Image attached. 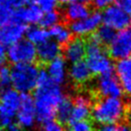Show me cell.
<instances>
[{
	"label": "cell",
	"instance_id": "2",
	"mask_svg": "<svg viewBox=\"0 0 131 131\" xmlns=\"http://www.w3.org/2000/svg\"><path fill=\"white\" fill-rule=\"evenodd\" d=\"M127 114L125 102L121 98L102 97L93 105L92 118L100 125L119 124Z\"/></svg>",
	"mask_w": 131,
	"mask_h": 131
},
{
	"label": "cell",
	"instance_id": "5",
	"mask_svg": "<svg viewBox=\"0 0 131 131\" xmlns=\"http://www.w3.org/2000/svg\"><path fill=\"white\" fill-rule=\"evenodd\" d=\"M22 93L16 89L8 88L0 96V124L9 128L15 124L16 114L21 103Z\"/></svg>",
	"mask_w": 131,
	"mask_h": 131
},
{
	"label": "cell",
	"instance_id": "36",
	"mask_svg": "<svg viewBox=\"0 0 131 131\" xmlns=\"http://www.w3.org/2000/svg\"><path fill=\"white\" fill-rule=\"evenodd\" d=\"M59 1L62 2V3L68 4V3H70V2H74V1H78V0H59Z\"/></svg>",
	"mask_w": 131,
	"mask_h": 131
},
{
	"label": "cell",
	"instance_id": "3",
	"mask_svg": "<svg viewBox=\"0 0 131 131\" xmlns=\"http://www.w3.org/2000/svg\"><path fill=\"white\" fill-rule=\"evenodd\" d=\"M40 71L34 62L14 64L11 69L12 85L20 93H30L36 90Z\"/></svg>",
	"mask_w": 131,
	"mask_h": 131
},
{
	"label": "cell",
	"instance_id": "28",
	"mask_svg": "<svg viewBox=\"0 0 131 131\" xmlns=\"http://www.w3.org/2000/svg\"><path fill=\"white\" fill-rule=\"evenodd\" d=\"M69 127L73 131H89L92 129V124L87 120L72 121L69 123Z\"/></svg>",
	"mask_w": 131,
	"mask_h": 131
},
{
	"label": "cell",
	"instance_id": "30",
	"mask_svg": "<svg viewBox=\"0 0 131 131\" xmlns=\"http://www.w3.org/2000/svg\"><path fill=\"white\" fill-rule=\"evenodd\" d=\"M41 124H42V128L45 131H60L62 129L61 123L58 120L55 121L54 119H51Z\"/></svg>",
	"mask_w": 131,
	"mask_h": 131
},
{
	"label": "cell",
	"instance_id": "25",
	"mask_svg": "<svg viewBox=\"0 0 131 131\" xmlns=\"http://www.w3.org/2000/svg\"><path fill=\"white\" fill-rule=\"evenodd\" d=\"M15 18V12L9 0H0V28Z\"/></svg>",
	"mask_w": 131,
	"mask_h": 131
},
{
	"label": "cell",
	"instance_id": "1",
	"mask_svg": "<svg viewBox=\"0 0 131 131\" xmlns=\"http://www.w3.org/2000/svg\"><path fill=\"white\" fill-rule=\"evenodd\" d=\"M64 97L60 84L56 83L47 71H40L38 83L34 96L37 121L43 123L54 119L58 104Z\"/></svg>",
	"mask_w": 131,
	"mask_h": 131
},
{
	"label": "cell",
	"instance_id": "39",
	"mask_svg": "<svg viewBox=\"0 0 131 131\" xmlns=\"http://www.w3.org/2000/svg\"><path fill=\"white\" fill-rule=\"evenodd\" d=\"M0 42H2V40H1V35H0Z\"/></svg>",
	"mask_w": 131,
	"mask_h": 131
},
{
	"label": "cell",
	"instance_id": "9",
	"mask_svg": "<svg viewBox=\"0 0 131 131\" xmlns=\"http://www.w3.org/2000/svg\"><path fill=\"white\" fill-rule=\"evenodd\" d=\"M102 20L104 24L112 27L116 31H120L130 26L131 16L118 4H113L104 9L102 13Z\"/></svg>",
	"mask_w": 131,
	"mask_h": 131
},
{
	"label": "cell",
	"instance_id": "13",
	"mask_svg": "<svg viewBox=\"0 0 131 131\" xmlns=\"http://www.w3.org/2000/svg\"><path fill=\"white\" fill-rule=\"evenodd\" d=\"M73 113L71 121L87 120L90 116H92V104L91 99L86 94H79L74 99Z\"/></svg>",
	"mask_w": 131,
	"mask_h": 131
},
{
	"label": "cell",
	"instance_id": "27",
	"mask_svg": "<svg viewBox=\"0 0 131 131\" xmlns=\"http://www.w3.org/2000/svg\"><path fill=\"white\" fill-rule=\"evenodd\" d=\"M12 84L11 69L4 67L0 70V93L9 88Z\"/></svg>",
	"mask_w": 131,
	"mask_h": 131
},
{
	"label": "cell",
	"instance_id": "31",
	"mask_svg": "<svg viewBox=\"0 0 131 131\" xmlns=\"http://www.w3.org/2000/svg\"><path fill=\"white\" fill-rule=\"evenodd\" d=\"M102 128L105 131H126L130 129V126L125 124H106V125H102Z\"/></svg>",
	"mask_w": 131,
	"mask_h": 131
},
{
	"label": "cell",
	"instance_id": "12",
	"mask_svg": "<svg viewBox=\"0 0 131 131\" xmlns=\"http://www.w3.org/2000/svg\"><path fill=\"white\" fill-rule=\"evenodd\" d=\"M27 28L26 24L17 19H13L8 24L2 27L0 31L1 40L6 45H11L16 41L22 39L26 36Z\"/></svg>",
	"mask_w": 131,
	"mask_h": 131
},
{
	"label": "cell",
	"instance_id": "24",
	"mask_svg": "<svg viewBox=\"0 0 131 131\" xmlns=\"http://www.w3.org/2000/svg\"><path fill=\"white\" fill-rule=\"evenodd\" d=\"M115 35H116V30L106 24H103L100 26V28L96 31L94 37L100 43L108 45L114 38Z\"/></svg>",
	"mask_w": 131,
	"mask_h": 131
},
{
	"label": "cell",
	"instance_id": "4",
	"mask_svg": "<svg viewBox=\"0 0 131 131\" xmlns=\"http://www.w3.org/2000/svg\"><path fill=\"white\" fill-rule=\"evenodd\" d=\"M86 62L93 75L102 76L112 73L114 70V64L110 55L103 50L102 43H100L95 37L87 44Z\"/></svg>",
	"mask_w": 131,
	"mask_h": 131
},
{
	"label": "cell",
	"instance_id": "11",
	"mask_svg": "<svg viewBox=\"0 0 131 131\" xmlns=\"http://www.w3.org/2000/svg\"><path fill=\"white\" fill-rule=\"evenodd\" d=\"M96 90L102 97H116L121 98L124 94V87L118 76L112 73L99 76L96 82Z\"/></svg>",
	"mask_w": 131,
	"mask_h": 131
},
{
	"label": "cell",
	"instance_id": "21",
	"mask_svg": "<svg viewBox=\"0 0 131 131\" xmlns=\"http://www.w3.org/2000/svg\"><path fill=\"white\" fill-rule=\"evenodd\" d=\"M49 32H50V36L53 37V39L56 40L60 45H66L72 39L73 32L70 27H67L64 24L58 23L50 28Z\"/></svg>",
	"mask_w": 131,
	"mask_h": 131
},
{
	"label": "cell",
	"instance_id": "32",
	"mask_svg": "<svg viewBox=\"0 0 131 131\" xmlns=\"http://www.w3.org/2000/svg\"><path fill=\"white\" fill-rule=\"evenodd\" d=\"M118 0H93V3H94L95 7L97 9H105L110 5L115 4Z\"/></svg>",
	"mask_w": 131,
	"mask_h": 131
},
{
	"label": "cell",
	"instance_id": "23",
	"mask_svg": "<svg viewBox=\"0 0 131 131\" xmlns=\"http://www.w3.org/2000/svg\"><path fill=\"white\" fill-rule=\"evenodd\" d=\"M73 106L74 102L71 101L70 98L64 97L62 101L59 102L57 112H56V117L61 124H69L71 118H72V113H73Z\"/></svg>",
	"mask_w": 131,
	"mask_h": 131
},
{
	"label": "cell",
	"instance_id": "6",
	"mask_svg": "<svg viewBox=\"0 0 131 131\" xmlns=\"http://www.w3.org/2000/svg\"><path fill=\"white\" fill-rule=\"evenodd\" d=\"M7 58L13 64L31 63L37 58L36 44L29 39H20L9 45L7 49Z\"/></svg>",
	"mask_w": 131,
	"mask_h": 131
},
{
	"label": "cell",
	"instance_id": "33",
	"mask_svg": "<svg viewBox=\"0 0 131 131\" xmlns=\"http://www.w3.org/2000/svg\"><path fill=\"white\" fill-rule=\"evenodd\" d=\"M10 3L12 4V6L15 8H20L27 6L33 2L34 0H9Z\"/></svg>",
	"mask_w": 131,
	"mask_h": 131
},
{
	"label": "cell",
	"instance_id": "35",
	"mask_svg": "<svg viewBox=\"0 0 131 131\" xmlns=\"http://www.w3.org/2000/svg\"><path fill=\"white\" fill-rule=\"evenodd\" d=\"M5 58L6 56L0 55V70L5 67Z\"/></svg>",
	"mask_w": 131,
	"mask_h": 131
},
{
	"label": "cell",
	"instance_id": "18",
	"mask_svg": "<svg viewBox=\"0 0 131 131\" xmlns=\"http://www.w3.org/2000/svg\"><path fill=\"white\" fill-rule=\"evenodd\" d=\"M37 58L43 63H49L56 58L59 57L61 53L60 44L56 40L48 39L39 45H37Z\"/></svg>",
	"mask_w": 131,
	"mask_h": 131
},
{
	"label": "cell",
	"instance_id": "20",
	"mask_svg": "<svg viewBox=\"0 0 131 131\" xmlns=\"http://www.w3.org/2000/svg\"><path fill=\"white\" fill-rule=\"evenodd\" d=\"M90 14V10L83 1H74L67 4L64 10V17L69 22H74L77 20L84 18Z\"/></svg>",
	"mask_w": 131,
	"mask_h": 131
},
{
	"label": "cell",
	"instance_id": "41",
	"mask_svg": "<svg viewBox=\"0 0 131 131\" xmlns=\"http://www.w3.org/2000/svg\"><path fill=\"white\" fill-rule=\"evenodd\" d=\"M0 126H1V124H0Z\"/></svg>",
	"mask_w": 131,
	"mask_h": 131
},
{
	"label": "cell",
	"instance_id": "7",
	"mask_svg": "<svg viewBox=\"0 0 131 131\" xmlns=\"http://www.w3.org/2000/svg\"><path fill=\"white\" fill-rule=\"evenodd\" d=\"M108 54L116 60L124 59L131 56V28L117 32L112 41L108 44Z\"/></svg>",
	"mask_w": 131,
	"mask_h": 131
},
{
	"label": "cell",
	"instance_id": "37",
	"mask_svg": "<svg viewBox=\"0 0 131 131\" xmlns=\"http://www.w3.org/2000/svg\"><path fill=\"white\" fill-rule=\"evenodd\" d=\"M80 1H83V2H86V3H87V2H90V1H93V0H80Z\"/></svg>",
	"mask_w": 131,
	"mask_h": 131
},
{
	"label": "cell",
	"instance_id": "40",
	"mask_svg": "<svg viewBox=\"0 0 131 131\" xmlns=\"http://www.w3.org/2000/svg\"><path fill=\"white\" fill-rule=\"evenodd\" d=\"M130 16H131V13H130Z\"/></svg>",
	"mask_w": 131,
	"mask_h": 131
},
{
	"label": "cell",
	"instance_id": "17",
	"mask_svg": "<svg viewBox=\"0 0 131 131\" xmlns=\"http://www.w3.org/2000/svg\"><path fill=\"white\" fill-rule=\"evenodd\" d=\"M66 61L67 60L65 58H61L59 56L48 63L47 73L56 83L60 84V85L65 82L68 76V72H69Z\"/></svg>",
	"mask_w": 131,
	"mask_h": 131
},
{
	"label": "cell",
	"instance_id": "29",
	"mask_svg": "<svg viewBox=\"0 0 131 131\" xmlns=\"http://www.w3.org/2000/svg\"><path fill=\"white\" fill-rule=\"evenodd\" d=\"M58 0H36V4L43 12L56 10Z\"/></svg>",
	"mask_w": 131,
	"mask_h": 131
},
{
	"label": "cell",
	"instance_id": "22",
	"mask_svg": "<svg viewBox=\"0 0 131 131\" xmlns=\"http://www.w3.org/2000/svg\"><path fill=\"white\" fill-rule=\"evenodd\" d=\"M50 37H51L50 32L41 25H32L27 29V32H26L27 39H29L31 42H33L36 45H39L42 42L48 40Z\"/></svg>",
	"mask_w": 131,
	"mask_h": 131
},
{
	"label": "cell",
	"instance_id": "38",
	"mask_svg": "<svg viewBox=\"0 0 131 131\" xmlns=\"http://www.w3.org/2000/svg\"><path fill=\"white\" fill-rule=\"evenodd\" d=\"M129 120H130V124H131V112H130V114H129Z\"/></svg>",
	"mask_w": 131,
	"mask_h": 131
},
{
	"label": "cell",
	"instance_id": "19",
	"mask_svg": "<svg viewBox=\"0 0 131 131\" xmlns=\"http://www.w3.org/2000/svg\"><path fill=\"white\" fill-rule=\"evenodd\" d=\"M115 70L124 92L131 96V56L118 60Z\"/></svg>",
	"mask_w": 131,
	"mask_h": 131
},
{
	"label": "cell",
	"instance_id": "10",
	"mask_svg": "<svg viewBox=\"0 0 131 131\" xmlns=\"http://www.w3.org/2000/svg\"><path fill=\"white\" fill-rule=\"evenodd\" d=\"M102 22V14L99 12H93L84 18L71 22L70 28L77 37H87L96 33Z\"/></svg>",
	"mask_w": 131,
	"mask_h": 131
},
{
	"label": "cell",
	"instance_id": "14",
	"mask_svg": "<svg viewBox=\"0 0 131 131\" xmlns=\"http://www.w3.org/2000/svg\"><path fill=\"white\" fill-rule=\"evenodd\" d=\"M86 51H87V45L79 37L78 38L71 39L65 45L64 58L68 62L74 63L82 60L86 57Z\"/></svg>",
	"mask_w": 131,
	"mask_h": 131
},
{
	"label": "cell",
	"instance_id": "8",
	"mask_svg": "<svg viewBox=\"0 0 131 131\" xmlns=\"http://www.w3.org/2000/svg\"><path fill=\"white\" fill-rule=\"evenodd\" d=\"M16 124L21 128L33 127L37 121L35 100L29 93H22L21 103L16 114Z\"/></svg>",
	"mask_w": 131,
	"mask_h": 131
},
{
	"label": "cell",
	"instance_id": "26",
	"mask_svg": "<svg viewBox=\"0 0 131 131\" xmlns=\"http://www.w3.org/2000/svg\"><path fill=\"white\" fill-rule=\"evenodd\" d=\"M60 18H61V15L56 10L44 12L39 24L41 26H43L44 28H49L50 29L53 26L58 24L60 21Z\"/></svg>",
	"mask_w": 131,
	"mask_h": 131
},
{
	"label": "cell",
	"instance_id": "34",
	"mask_svg": "<svg viewBox=\"0 0 131 131\" xmlns=\"http://www.w3.org/2000/svg\"><path fill=\"white\" fill-rule=\"evenodd\" d=\"M117 3H118V5H119L122 9H124V11L130 15V13H131V0H118V1H117Z\"/></svg>",
	"mask_w": 131,
	"mask_h": 131
},
{
	"label": "cell",
	"instance_id": "16",
	"mask_svg": "<svg viewBox=\"0 0 131 131\" xmlns=\"http://www.w3.org/2000/svg\"><path fill=\"white\" fill-rule=\"evenodd\" d=\"M42 12L43 11L37 4L35 5L29 4L24 7L17 8V10L15 12V19H17L25 24L36 25L41 20V17L43 15Z\"/></svg>",
	"mask_w": 131,
	"mask_h": 131
},
{
	"label": "cell",
	"instance_id": "15",
	"mask_svg": "<svg viewBox=\"0 0 131 131\" xmlns=\"http://www.w3.org/2000/svg\"><path fill=\"white\" fill-rule=\"evenodd\" d=\"M91 76V70L89 68L87 62L84 61L83 59L71 63L69 72H68V77L73 83L77 85H83L90 80Z\"/></svg>",
	"mask_w": 131,
	"mask_h": 131
}]
</instances>
